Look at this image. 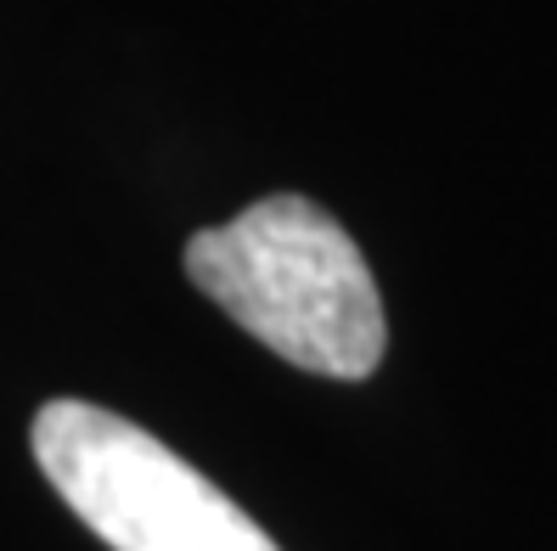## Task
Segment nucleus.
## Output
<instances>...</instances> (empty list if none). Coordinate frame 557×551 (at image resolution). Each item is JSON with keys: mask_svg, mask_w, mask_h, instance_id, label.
<instances>
[{"mask_svg": "<svg viewBox=\"0 0 557 551\" xmlns=\"http://www.w3.org/2000/svg\"><path fill=\"white\" fill-rule=\"evenodd\" d=\"M186 276L243 333L315 377L360 383L388 349V321L367 253L299 191L248 203L186 242Z\"/></svg>", "mask_w": 557, "mask_h": 551, "instance_id": "1", "label": "nucleus"}, {"mask_svg": "<svg viewBox=\"0 0 557 551\" xmlns=\"http://www.w3.org/2000/svg\"><path fill=\"white\" fill-rule=\"evenodd\" d=\"M35 456L51 490L113 551H282L163 439L90 400L40 405Z\"/></svg>", "mask_w": 557, "mask_h": 551, "instance_id": "2", "label": "nucleus"}]
</instances>
